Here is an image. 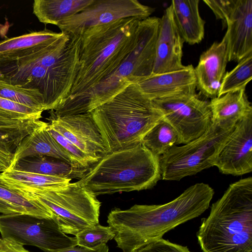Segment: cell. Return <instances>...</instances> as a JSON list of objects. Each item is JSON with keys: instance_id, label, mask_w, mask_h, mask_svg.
<instances>
[{"instance_id": "11", "label": "cell", "mask_w": 252, "mask_h": 252, "mask_svg": "<svg viewBox=\"0 0 252 252\" xmlns=\"http://www.w3.org/2000/svg\"><path fill=\"white\" fill-rule=\"evenodd\" d=\"M164 119L175 130L177 144H185L204 133L212 124L210 102L195 93L152 100Z\"/></svg>"}, {"instance_id": "20", "label": "cell", "mask_w": 252, "mask_h": 252, "mask_svg": "<svg viewBox=\"0 0 252 252\" xmlns=\"http://www.w3.org/2000/svg\"><path fill=\"white\" fill-rule=\"evenodd\" d=\"M199 0L171 1L172 17L175 25L184 42L193 45L204 38L205 21L199 11Z\"/></svg>"}, {"instance_id": "30", "label": "cell", "mask_w": 252, "mask_h": 252, "mask_svg": "<svg viewBox=\"0 0 252 252\" xmlns=\"http://www.w3.org/2000/svg\"><path fill=\"white\" fill-rule=\"evenodd\" d=\"M0 97L35 109L46 110L43 96L36 90L24 88L0 80Z\"/></svg>"}, {"instance_id": "22", "label": "cell", "mask_w": 252, "mask_h": 252, "mask_svg": "<svg viewBox=\"0 0 252 252\" xmlns=\"http://www.w3.org/2000/svg\"><path fill=\"white\" fill-rule=\"evenodd\" d=\"M12 169L72 180L82 178L89 169L78 168L59 159L36 156L19 160Z\"/></svg>"}, {"instance_id": "34", "label": "cell", "mask_w": 252, "mask_h": 252, "mask_svg": "<svg viewBox=\"0 0 252 252\" xmlns=\"http://www.w3.org/2000/svg\"><path fill=\"white\" fill-rule=\"evenodd\" d=\"M134 252H190L187 247L171 243L162 238L154 240Z\"/></svg>"}, {"instance_id": "17", "label": "cell", "mask_w": 252, "mask_h": 252, "mask_svg": "<svg viewBox=\"0 0 252 252\" xmlns=\"http://www.w3.org/2000/svg\"><path fill=\"white\" fill-rule=\"evenodd\" d=\"M228 62L226 37L215 42L200 55L194 68L197 89L207 98L218 96Z\"/></svg>"}, {"instance_id": "6", "label": "cell", "mask_w": 252, "mask_h": 252, "mask_svg": "<svg viewBox=\"0 0 252 252\" xmlns=\"http://www.w3.org/2000/svg\"><path fill=\"white\" fill-rule=\"evenodd\" d=\"M160 18L140 20L131 51L111 73L91 91L80 114L90 113L127 86L152 75Z\"/></svg>"}, {"instance_id": "13", "label": "cell", "mask_w": 252, "mask_h": 252, "mask_svg": "<svg viewBox=\"0 0 252 252\" xmlns=\"http://www.w3.org/2000/svg\"><path fill=\"white\" fill-rule=\"evenodd\" d=\"M50 113L49 124L83 153L98 160L107 153L91 112L62 117Z\"/></svg>"}, {"instance_id": "37", "label": "cell", "mask_w": 252, "mask_h": 252, "mask_svg": "<svg viewBox=\"0 0 252 252\" xmlns=\"http://www.w3.org/2000/svg\"><path fill=\"white\" fill-rule=\"evenodd\" d=\"M39 118H34L27 120H16L11 119L0 115V126H13L24 124L35 120H40Z\"/></svg>"}, {"instance_id": "25", "label": "cell", "mask_w": 252, "mask_h": 252, "mask_svg": "<svg viewBox=\"0 0 252 252\" xmlns=\"http://www.w3.org/2000/svg\"><path fill=\"white\" fill-rule=\"evenodd\" d=\"M62 34V32H56L45 29L4 39L0 42V58L15 57L24 52L48 43Z\"/></svg>"}, {"instance_id": "26", "label": "cell", "mask_w": 252, "mask_h": 252, "mask_svg": "<svg viewBox=\"0 0 252 252\" xmlns=\"http://www.w3.org/2000/svg\"><path fill=\"white\" fill-rule=\"evenodd\" d=\"M3 183L33 189H49L70 183L71 179L30 172L8 170L0 173Z\"/></svg>"}, {"instance_id": "27", "label": "cell", "mask_w": 252, "mask_h": 252, "mask_svg": "<svg viewBox=\"0 0 252 252\" xmlns=\"http://www.w3.org/2000/svg\"><path fill=\"white\" fill-rule=\"evenodd\" d=\"M178 139L175 130L163 118L145 135L142 143L153 154L160 157L177 144Z\"/></svg>"}, {"instance_id": "29", "label": "cell", "mask_w": 252, "mask_h": 252, "mask_svg": "<svg viewBox=\"0 0 252 252\" xmlns=\"http://www.w3.org/2000/svg\"><path fill=\"white\" fill-rule=\"evenodd\" d=\"M252 78V54L238 62L231 71L225 73L218 96L246 89Z\"/></svg>"}, {"instance_id": "18", "label": "cell", "mask_w": 252, "mask_h": 252, "mask_svg": "<svg viewBox=\"0 0 252 252\" xmlns=\"http://www.w3.org/2000/svg\"><path fill=\"white\" fill-rule=\"evenodd\" d=\"M136 84L152 100L195 93L197 89L194 67L191 64L177 71L152 74Z\"/></svg>"}, {"instance_id": "35", "label": "cell", "mask_w": 252, "mask_h": 252, "mask_svg": "<svg viewBox=\"0 0 252 252\" xmlns=\"http://www.w3.org/2000/svg\"><path fill=\"white\" fill-rule=\"evenodd\" d=\"M0 252H31L24 245L9 238H0Z\"/></svg>"}, {"instance_id": "19", "label": "cell", "mask_w": 252, "mask_h": 252, "mask_svg": "<svg viewBox=\"0 0 252 252\" xmlns=\"http://www.w3.org/2000/svg\"><path fill=\"white\" fill-rule=\"evenodd\" d=\"M47 126L48 123L44 122L23 139L14 152L8 170L12 169L16 163L23 158L36 156L59 159L75 167L84 168L57 142L49 132Z\"/></svg>"}, {"instance_id": "21", "label": "cell", "mask_w": 252, "mask_h": 252, "mask_svg": "<svg viewBox=\"0 0 252 252\" xmlns=\"http://www.w3.org/2000/svg\"><path fill=\"white\" fill-rule=\"evenodd\" d=\"M212 122L225 127L235 126L252 115V107L245 89L230 92L211 99Z\"/></svg>"}, {"instance_id": "32", "label": "cell", "mask_w": 252, "mask_h": 252, "mask_svg": "<svg viewBox=\"0 0 252 252\" xmlns=\"http://www.w3.org/2000/svg\"><path fill=\"white\" fill-rule=\"evenodd\" d=\"M43 111L0 97V115L16 120L40 119Z\"/></svg>"}, {"instance_id": "2", "label": "cell", "mask_w": 252, "mask_h": 252, "mask_svg": "<svg viewBox=\"0 0 252 252\" xmlns=\"http://www.w3.org/2000/svg\"><path fill=\"white\" fill-rule=\"evenodd\" d=\"M214 194L208 184L196 183L172 201L161 205L135 204L126 210L115 208L107 222L123 252H134L177 226L198 217L209 207Z\"/></svg>"}, {"instance_id": "4", "label": "cell", "mask_w": 252, "mask_h": 252, "mask_svg": "<svg viewBox=\"0 0 252 252\" xmlns=\"http://www.w3.org/2000/svg\"><path fill=\"white\" fill-rule=\"evenodd\" d=\"M161 179L159 157L141 142L107 152L75 183L97 196L149 189Z\"/></svg>"}, {"instance_id": "12", "label": "cell", "mask_w": 252, "mask_h": 252, "mask_svg": "<svg viewBox=\"0 0 252 252\" xmlns=\"http://www.w3.org/2000/svg\"><path fill=\"white\" fill-rule=\"evenodd\" d=\"M154 9L137 0H94L79 13L57 27L62 32L82 34L86 29L129 18L143 20L150 17Z\"/></svg>"}, {"instance_id": "24", "label": "cell", "mask_w": 252, "mask_h": 252, "mask_svg": "<svg viewBox=\"0 0 252 252\" xmlns=\"http://www.w3.org/2000/svg\"><path fill=\"white\" fill-rule=\"evenodd\" d=\"M43 123L40 120H35L22 125L0 126V173L9 169L20 143Z\"/></svg>"}, {"instance_id": "3", "label": "cell", "mask_w": 252, "mask_h": 252, "mask_svg": "<svg viewBox=\"0 0 252 252\" xmlns=\"http://www.w3.org/2000/svg\"><path fill=\"white\" fill-rule=\"evenodd\" d=\"M203 252H252V178L230 184L202 220L197 232Z\"/></svg>"}, {"instance_id": "10", "label": "cell", "mask_w": 252, "mask_h": 252, "mask_svg": "<svg viewBox=\"0 0 252 252\" xmlns=\"http://www.w3.org/2000/svg\"><path fill=\"white\" fill-rule=\"evenodd\" d=\"M1 237L9 238L23 245L35 246L54 252L77 246L74 237L68 236L53 218L24 213L0 215Z\"/></svg>"}, {"instance_id": "9", "label": "cell", "mask_w": 252, "mask_h": 252, "mask_svg": "<svg viewBox=\"0 0 252 252\" xmlns=\"http://www.w3.org/2000/svg\"><path fill=\"white\" fill-rule=\"evenodd\" d=\"M0 80L38 90L43 96L46 110H54L68 95L75 77L23 58L0 59Z\"/></svg>"}, {"instance_id": "36", "label": "cell", "mask_w": 252, "mask_h": 252, "mask_svg": "<svg viewBox=\"0 0 252 252\" xmlns=\"http://www.w3.org/2000/svg\"><path fill=\"white\" fill-rule=\"evenodd\" d=\"M109 248L106 244L90 249L75 246L54 252H108Z\"/></svg>"}, {"instance_id": "33", "label": "cell", "mask_w": 252, "mask_h": 252, "mask_svg": "<svg viewBox=\"0 0 252 252\" xmlns=\"http://www.w3.org/2000/svg\"><path fill=\"white\" fill-rule=\"evenodd\" d=\"M47 129L57 142L76 159L81 167L89 169L92 165L99 160L83 153L63 136L49 123H48Z\"/></svg>"}, {"instance_id": "38", "label": "cell", "mask_w": 252, "mask_h": 252, "mask_svg": "<svg viewBox=\"0 0 252 252\" xmlns=\"http://www.w3.org/2000/svg\"><path fill=\"white\" fill-rule=\"evenodd\" d=\"M0 213L4 215L20 213L16 208L0 199Z\"/></svg>"}, {"instance_id": "1", "label": "cell", "mask_w": 252, "mask_h": 252, "mask_svg": "<svg viewBox=\"0 0 252 252\" xmlns=\"http://www.w3.org/2000/svg\"><path fill=\"white\" fill-rule=\"evenodd\" d=\"M140 20L121 19L84 31L75 79L67 97L51 110L55 116L80 114L93 88L116 69L133 48Z\"/></svg>"}, {"instance_id": "28", "label": "cell", "mask_w": 252, "mask_h": 252, "mask_svg": "<svg viewBox=\"0 0 252 252\" xmlns=\"http://www.w3.org/2000/svg\"><path fill=\"white\" fill-rule=\"evenodd\" d=\"M0 199L16 208L20 213L41 217L53 218L50 210L38 201L26 198L14 189L8 187L0 180Z\"/></svg>"}, {"instance_id": "31", "label": "cell", "mask_w": 252, "mask_h": 252, "mask_svg": "<svg viewBox=\"0 0 252 252\" xmlns=\"http://www.w3.org/2000/svg\"><path fill=\"white\" fill-rule=\"evenodd\" d=\"M115 232L110 226H104L99 223L86 228L75 236L77 246L92 249L106 244L114 238Z\"/></svg>"}, {"instance_id": "23", "label": "cell", "mask_w": 252, "mask_h": 252, "mask_svg": "<svg viewBox=\"0 0 252 252\" xmlns=\"http://www.w3.org/2000/svg\"><path fill=\"white\" fill-rule=\"evenodd\" d=\"M94 0H34L33 13L45 24L58 26L92 4Z\"/></svg>"}, {"instance_id": "8", "label": "cell", "mask_w": 252, "mask_h": 252, "mask_svg": "<svg viewBox=\"0 0 252 252\" xmlns=\"http://www.w3.org/2000/svg\"><path fill=\"white\" fill-rule=\"evenodd\" d=\"M235 126L225 127L212 122L199 137L181 146H173L159 157L161 179L179 181L214 166L219 152Z\"/></svg>"}, {"instance_id": "16", "label": "cell", "mask_w": 252, "mask_h": 252, "mask_svg": "<svg viewBox=\"0 0 252 252\" xmlns=\"http://www.w3.org/2000/svg\"><path fill=\"white\" fill-rule=\"evenodd\" d=\"M184 42L174 22L169 5L160 18L152 74L172 72L184 68L185 65L182 63Z\"/></svg>"}, {"instance_id": "14", "label": "cell", "mask_w": 252, "mask_h": 252, "mask_svg": "<svg viewBox=\"0 0 252 252\" xmlns=\"http://www.w3.org/2000/svg\"><path fill=\"white\" fill-rule=\"evenodd\" d=\"M222 174L240 176L252 171V115L238 122L214 163Z\"/></svg>"}, {"instance_id": "15", "label": "cell", "mask_w": 252, "mask_h": 252, "mask_svg": "<svg viewBox=\"0 0 252 252\" xmlns=\"http://www.w3.org/2000/svg\"><path fill=\"white\" fill-rule=\"evenodd\" d=\"M222 22L227 27L228 62L252 54V0H234Z\"/></svg>"}, {"instance_id": "7", "label": "cell", "mask_w": 252, "mask_h": 252, "mask_svg": "<svg viewBox=\"0 0 252 252\" xmlns=\"http://www.w3.org/2000/svg\"><path fill=\"white\" fill-rule=\"evenodd\" d=\"M4 184L46 207L65 234L75 236L99 223L101 202L96 196L75 182L41 189Z\"/></svg>"}, {"instance_id": "5", "label": "cell", "mask_w": 252, "mask_h": 252, "mask_svg": "<svg viewBox=\"0 0 252 252\" xmlns=\"http://www.w3.org/2000/svg\"><path fill=\"white\" fill-rule=\"evenodd\" d=\"M107 152L142 142L163 116L136 84H130L92 112Z\"/></svg>"}]
</instances>
